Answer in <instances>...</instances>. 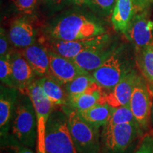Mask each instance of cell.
I'll list each match as a JSON object with an SVG mask.
<instances>
[{"instance_id": "obj_1", "label": "cell", "mask_w": 153, "mask_h": 153, "mask_svg": "<svg viewBox=\"0 0 153 153\" xmlns=\"http://www.w3.org/2000/svg\"><path fill=\"white\" fill-rule=\"evenodd\" d=\"M43 36L61 41H75L106 33L104 21L92 11L74 8L60 13L43 28Z\"/></svg>"}, {"instance_id": "obj_2", "label": "cell", "mask_w": 153, "mask_h": 153, "mask_svg": "<svg viewBox=\"0 0 153 153\" xmlns=\"http://www.w3.org/2000/svg\"><path fill=\"white\" fill-rule=\"evenodd\" d=\"M45 145L47 153H78L68 127L66 113L53 109L46 123Z\"/></svg>"}, {"instance_id": "obj_3", "label": "cell", "mask_w": 153, "mask_h": 153, "mask_svg": "<svg viewBox=\"0 0 153 153\" xmlns=\"http://www.w3.org/2000/svg\"><path fill=\"white\" fill-rule=\"evenodd\" d=\"M12 133L22 145L28 148H33L37 142V118L28 94H21L17 100Z\"/></svg>"}, {"instance_id": "obj_4", "label": "cell", "mask_w": 153, "mask_h": 153, "mask_svg": "<svg viewBox=\"0 0 153 153\" xmlns=\"http://www.w3.org/2000/svg\"><path fill=\"white\" fill-rule=\"evenodd\" d=\"M66 114L70 135L77 152H100L99 128L86 121L73 108H68Z\"/></svg>"}, {"instance_id": "obj_5", "label": "cell", "mask_w": 153, "mask_h": 153, "mask_svg": "<svg viewBox=\"0 0 153 153\" xmlns=\"http://www.w3.org/2000/svg\"><path fill=\"white\" fill-rule=\"evenodd\" d=\"M142 128L137 123H126L101 132L102 153H123L135 140Z\"/></svg>"}, {"instance_id": "obj_6", "label": "cell", "mask_w": 153, "mask_h": 153, "mask_svg": "<svg viewBox=\"0 0 153 153\" xmlns=\"http://www.w3.org/2000/svg\"><path fill=\"white\" fill-rule=\"evenodd\" d=\"M111 39V36L107 33L96 37L75 41H61L43 36L41 43L48 50L52 51L66 58L73 60L76 55L83 51L106 43Z\"/></svg>"}, {"instance_id": "obj_7", "label": "cell", "mask_w": 153, "mask_h": 153, "mask_svg": "<svg viewBox=\"0 0 153 153\" xmlns=\"http://www.w3.org/2000/svg\"><path fill=\"white\" fill-rule=\"evenodd\" d=\"M121 47H117L108 60L91 72V75L103 90L110 91L129 69L126 68Z\"/></svg>"}, {"instance_id": "obj_8", "label": "cell", "mask_w": 153, "mask_h": 153, "mask_svg": "<svg viewBox=\"0 0 153 153\" xmlns=\"http://www.w3.org/2000/svg\"><path fill=\"white\" fill-rule=\"evenodd\" d=\"M152 100L147 83L142 76H138L129 106L134 117L143 131H146L150 125Z\"/></svg>"}, {"instance_id": "obj_9", "label": "cell", "mask_w": 153, "mask_h": 153, "mask_svg": "<svg viewBox=\"0 0 153 153\" xmlns=\"http://www.w3.org/2000/svg\"><path fill=\"white\" fill-rule=\"evenodd\" d=\"M117 47L116 42L111 39L106 43L83 51L76 55L72 61L80 68L90 73L108 60Z\"/></svg>"}, {"instance_id": "obj_10", "label": "cell", "mask_w": 153, "mask_h": 153, "mask_svg": "<svg viewBox=\"0 0 153 153\" xmlns=\"http://www.w3.org/2000/svg\"><path fill=\"white\" fill-rule=\"evenodd\" d=\"M48 51L50 59V76L61 85L65 86L76 76L84 74H89L76 65L72 60Z\"/></svg>"}, {"instance_id": "obj_11", "label": "cell", "mask_w": 153, "mask_h": 153, "mask_svg": "<svg viewBox=\"0 0 153 153\" xmlns=\"http://www.w3.org/2000/svg\"><path fill=\"white\" fill-rule=\"evenodd\" d=\"M148 11L136 13L126 36L133 43L136 52L153 44V21L149 19Z\"/></svg>"}, {"instance_id": "obj_12", "label": "cell", "mask_w": 153, "mask_h": 153, "mask_svg": "<svg viewBox=\"0 0 153 153\" xmlns=\"http://www.w3.org/2000/svg\"><path fill=\"white\" fill-rule=\"evenodd\" d=\"M27 94L33 103L37 118V136H45L48 119L55 107L47 98L37 80L29 85Z\"/></svg>"}, {"instance_id": "obj_13", "label": "cell", "mask_w": 153, "mask_h": 153, "mask_svg": "<svg viewBox=\"0 0 153 153\" xmlns=\"http://www.w3.org/2000/svg\"><path fill=\"white\" fill-rule=\"evenodd\" d=\"M138 76L134 70L126 71L114 89L108 92H105V102L111 107L129 105Z\"/></svg>"}, {"instance_id": "obj_14", "label": "cell", "mask_w": 153, "mask_h": 153, "mask_svg": "<svg viewBox=\"0 0 153 153\" xmlns=\"http://www.w3.org/2000/svg\"><path fill=\"white\" fill-rule=\"evenodd\" d=\"M37 32L28 16L18 17L11 24L9 30L10 43L16 48L23 49L36 43Z\"/></svg>"}, {"instance_id": "obj_15", "label": "cell", "mask_w": 153, "mask_h": 153, "mask_svg": "<svg viewBox=\"0 0 153 153\" xmlns=\"http://www.w3.org/2000/svg\"><path fill=\"white\" fill-rule=\"evenodd\" d=\"M10 53L14 87L19 92L27 94L28 87L35 80V72L20 51Z\"/></svg>"}, {"instance_id": "obj_16", "label": "cell", "mask_w": 153, "mask_h": 153, "mask_svg": "<svg viewBox=\"0 0 153 153\" xmlns=\"http://www.w3.org/2000/svg\"><path fill=\"white\" fill-rule=\"evenodd\" d=\"M22 53L38 77L50 76L48 51L43 44L35 43L21 49Z\"/></svg>"}, {"instance_id": "obj_17", "label": "cell", "mask_w": 153, "mask_h": 153, "mask_svg": "<svg viewBox=\"0 0 153 153\" xmlns=\"http://www.w3.org/2000/svg\"><path fill=\"white\" fill-rule=\"evenodd\" d=\"M18 89L7 86H1L0 93V130L1 137H5L9 131L14 108L17 102Z\"/></svg>"}, {"instance_id": "obj_18", "label": "cell", "mask_w": 153, "mask_h": 153, "mask_svg": "<svg viewBox=\"0 0 153 153\" xmlns=\"http://www.w3.org/2000/svg\"><path fill=\"white\" fill-rule=\"evenodd\" d=\"M136 13L132 0H117L111 14V23L114 29L127 36Z\"/></svg>"}, {"instance_id": "obj_19", "label": "cell", "mask_w": 153, "mask_h": 153, "mask_svg": "<svg viewBox=\"0 0 153 153\" xmlns=\"http://www.w3.org/2000/svg\"><path fill=\"white\" fill-rule=\"evenodd\" d=\"M105 92L97 82L89 89L78 94L68 96V104L70 108L76 111L86 110L96 104L106 103L104 101Z\"/></svg>"}, {"instance_id": "obj_20", "label": "cell", "mask_w": 153, "mask_h": 153, "mask_svg": "<svg viewBox=\"0 0 153 153\" xmlns=\"http://www.w3.org/2000/svg\"><path fill=\"white\" fill-rule=\"evenodd\" d=\"M37 81L42 90L53 106H65L68 104V94L60 83L49 76L39 77Z\"/></svg>"}, {"instance_id": "obj_21", "label": "cell", "mask_w": 153, "mask_h": 153, "mask_svg": "<svg viewBox=\"0 0 153 153\" xmlns=\"http://www.w3.org/2000/svg\"><path fill=\"white\" fill-rule=\"evenodd\" d=\"M112 107L106 103L96 104L86 110L76 111L79 116L88 123L100 128L108 123L111 114Z\"/></svg>"}, {"instance_id": "obj_22", "label": "cell", "mask_w": 153, "mask_h": 153, "mask_svg": "<svg viewBox=\"0 0 153 153\" xmlns=\"http://www.w3.org/2000/svg\"><path fill=\"white\" fill-rule=\"evenodd\" d=\"M126 123H137L129 105L112 107L109 120L106 125L103 127L102 131H108L114 126Z\"/></svg>"}, {"instance_id": "obj_23", "label": "cell", "mask_w": 153, "mask_h": 153, "mask_svg": "<svg viewBox=\"0 0 153 153\" xmlns=\"http://www.w3.org/2000/svg\"><path fill=\"white\" fill-rule=\"evenodd\" d=\"M137 63L145 79L153 87V44L137 51Z\"/></svg>"}, {"instance_id": "obj_24", "label": "cell", "mask_w": 153, "mask_h": 153, "mask_svg": "<svg viewBox=\"0 0 153 153\" xmlns=\"http://www.w3.org/2000/svg\"><path fill=\"white\" fill-rule=\"evenodd\" d=\"M94 82H96L91 74H84L76 76L65 85L64 87L68 96L74 95L84 92Z\"/></svg>"}, {"instance_id": "obj_25", "label": "cell", "mask_w": 153, "mask_h": 153, "mask_svg": "<svg viewBox=\"0 0 153 153\" xmlns=\"http://www.w3.org/2000/svg\"><path fill=\"white\" fill-rule=\"evenodd\" d=\"M117 0H91L88 8L95 14L104 18L112 14Z\"/></svg>"}, {"instance_id": "obj_26", "label": "cell", "mask_w": 153, "mask_h": 153, "mask_svg": "<svg viewBox=\"0 0 153 153\" xmlns=\"http://www.w3.org/2000/svg\"><path fill=\"white\" fill-rule=\"evenodd\" d=\"M0 79L4 85L9 87H14L12 79V70L11 64V53L0 59Z\"/></svg>"}, {"instance_id": "obj_27", "label": "cell", "mask_w": 153, "mask_h": 153, "mask_svg": "<svg viewBox=\"0 0 153 153\" xmlns=\"http://www.w3.org/2000/svg\"><path fill=\"white\" fill-rule=\"evenodd\" d=\"M40 0H14V4L19 12L25 16H32L36 12Z\"/></svg>"}, {"instance_id": "obj_28", "label": "cell", "mask_w": 153, "mask_h": 153, "mask_svg": "<svg viewBox=\"0 0 153 153\" xmlns=\"http://www.w3.org/2000/svg\"><path fill=\"white\" fill-rule=\"evenodd\" d=\"M135 153H153V133L145 134Z\"/></svg>"}, {"instance_id": "obj_29", "label": "cell", "mask_w": 153, "mask_h": 153, "mask_svg": "<svg viewBox=\"0 0 153 153\" xmlns=\"http://www.w3.org/2000/svg\"><path fill=\"white\" fill-rule=\"evenodd\" d=\"M48 10L52 13L57 12L68 4L67 0H41Z\"/></svg>"}, {"instance_id": "obj_30", "label": "cell", "mask_w": 153, "mask_h": 153, "mask_svg": "<svg viewBox=\"0 0 153 153\" xmlns=\"http://www.w3.org/2000/svg\"><path fill=\"white\" fill-rule=\"evenodd\" d=\"M9 38L8 34L6 33V30L4 28H1V33H0V57L5 56L9 52Z\"/></svg>"}, {"instance_id": "obj_31", "label": "cell", "mask_w": 153, "mask_h": 153, "mask_svg": "<svg viewBox=\"0 0 153 153\" xmlns=\"http://www.w3.org/2000/svg\"><path fill=\"white\" fill-rule=\"evenodd\" d=\"M136 9L137 12L142 11H148L153 0H132Z\"/></svg>"}, {"instance_id": "obj_32", "label": "cell", "mask_w": 153, "mask_h": 153, "mask_svg": "<svg viewBox=\"0 0 153 153\" xmlns=\"http://www.w3.org/2000/svg\"><path fill=\"white\" fill-rule=\"evenodd\" d=\"M36 149L37 153H47L45 145V136H37Z\"/></svg>"}, {"instance_id": "obj_33", "label": "cell", "mask_w": 153, "mask_h": 153, "mask_svg": "<svg viewBox=\"0 0 153 153\" xmlns=\"http://www.w3.org/2000/svg\"><path fill=\"white\" fill-rule=\"evenodd\" d=\"M68 4L78 6V7H89L91 0H67Z\"/></svg>"}, {"instance_id": "obj_34", "label": "cell", "mask_w": 153, "mask_h": 153, "mask_svg": "<svg viewBox=\"0 0 153 153\" xmlns=\"http://www.w3.org/2000/svg\"><path fill=\"white\" fill-rule=\"evenodd\" d=\"M15 153H35L34 151L28 147L24 146V145H22V146H19L17 147L16 149V152Z\"/></svg>"}, {"instance_id": "obj_35", "label": "cell", "mask_w": 153, "mask_h": 153, "mask_svg": "<svg viewBox=\"0 0 153 153\" xmlns=\"http://www.w3.org/2000/svg\"><path fill=\"white\" fill-rule=\"evenodd\" d=\"M150 123L152 126L153 129V98L152 100V106H151V112H150Z\"/></svg>"}]
</instances>
